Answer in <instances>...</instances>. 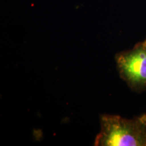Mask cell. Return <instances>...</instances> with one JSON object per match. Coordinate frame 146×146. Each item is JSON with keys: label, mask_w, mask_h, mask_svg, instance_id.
I'll return each instance as SVG.
<instances>
[{"label": "cell", "mask_w": 146, "mask_h": 146, "mask_svg": "<svg viewBox=\"0 0 146 146\" xmlns=\"http://www.w3.org/2000/svg\"><path fill=\"white\" fill-rule=\"evenodd\" d=\"M100 132L95 140L97 146H146V128L139 116L133 119L118 115L100 117Z\"/></svg>", "instance_id": "1"}, {"label": "cell", "mask_w": 146, "mask_h": 146, "mask_svg": "<svg viewBox=\"0 0 146 146\" xmlns=\"http://www.w3.org/2000/svg\"><path fill=\"white\" fill-rule=\"evenodd\" d=\"M120 78L131 90H146V44L138 43L131 50L118 53L115 57Z\"/></svg>", "instance_id": "2"}, {"label": "cell", "mask_w": 146, "mask_h": 146, "mask_svg": "<svg viewBox=\"0 0 146 146\" xmlns=\"http://www.w3.org/2000/svg\"><path fill=\"white\" fill-rule=\"evenodd\" d=\"M140 117H141L142 120H143L144 125H145V128H146V113H145V114H143L141 115V116H140Z\"/></svg>", "instance_id": "3"}, {"label": "cell", "mask_w": 146, "mask_h": 146, "mask_svg": "<svg viewBox=\"0 0 146 146\" xmlns=\"http://www.w3.org/2000/svg\"><path fill=\"white\" fill-rule=\"evenodd\" d=\"M143 42H144V43H145V44H146V39H145V40H144V41H143Z\"/></svg>", "instance_id": "4"}]
</instances>
